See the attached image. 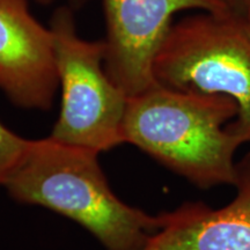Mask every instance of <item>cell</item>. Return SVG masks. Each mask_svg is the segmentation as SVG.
<instances>
[{"label":"cell","instance_id":"12","mask_svg":"<svg viewBox=\"0 0 250 250\" xmlns=\"http://www.w3.org/2000/svg\"><path fill=\"white\" fill-rule=\"evenodd\" d=\"M36 1H39L40 4H50V2H52L54 0H36Z\"/></svg>","mask_w":250,"mask_h":250},{"label":"cell","instance_id":"4","mask_svg":"<svg viewBox=\"0 0 250 250\" xmlns=\"http://www.w3.org/2000/svg\"><path fill=\"white\" fill-rule=\"evenodd\" d=\"M54 35L62 104L50 137L58 142L107 152L124 144L127 96L104 67L102 41L79 35L73 8H56L49 23Z\"/></svg>","mask_w":250,"mask_h":250},{"label":"cell","instance_id":"2","mask_svg":"<svg viewBox=\"0 0 250 250\" xmlns=\"http://www.w3.org/2000/svg\"><path fill=\"white\" fill-rule=\"evenodd\" d=\"M99 155L50 136L31 140L4 188L17 202L42 206L76 221L105 250H142L160 228L161 214L121 201L109 186Z\"/></svg>","mask_w":250,"mask_h":250},{"label":"cell","instance_id":"10","mask_svg":"<svg viewBox=\"0 0 250 250\" xmlns=\"http://www.w3.org/2000/svg\"><path fill=\"white\" fill-rule=\"evenodd\" d=\"M230 1H232V0H230ZM235 1L240 2V4H242L243 6H245L246 8L250 7V0H235ZM232 2H233V1H232Z\"/></svg>","mask_w":250,"mask_h":250},{"label":"cell","instance_id":"9","mask_svg":"<svg viewBox=\"0 0 250 250\" xmlns=\"http://www.w3.org/2000/svg\"><path fill=\"white\" fill-rule=\"evenodd\" d=\"M87 0H70V2L74 6H81L83 4H85Z\"/></svg>","mask_w":250,"mask_h":250},{"label":"cell","instance_id":"7","mask_svg":"<svg viewBox=\"0 0 250 250\" xmlns=\"http://www.w3.org/2000/svg\"><path fill=\"white\" fill-rule=\"evenodd\" d=\"M236 192L212 208L184 203L161 214V225L142 250H250V153L236 164Z\"/></svg>","mask_w":250,"mask_h":250},{"label":"cell","instance_id":"5","mask_svg":"<svg viewBox=\"0 0 250 250\" xmlns=\"http://www.w3.org/2000/svg\"><path fill=\"white\" fill-rule=\"evenodd\" d=\"M102 4L104 67L127 98L159 85L153 72L154 61L177 12H234L230 0H102Z\"/></svg>","mask_w":250,"mask_h":250},{"label":"cell","instance_id":"8","mask_svg":"<svg viewBox=\"0 0 250 250\" xmlns=\"http://www.w3.org/2000/svg\"><path fill=\"white\" fill-rule=\"evenodd\" d=\"M31 140L14 133L0 122V187H4L29 151Z\"/></svg>","mask_w":250,"mask_h":250},{"label":"cell","instance_id":"1","mask_svg":"<svg viewBox=\"0 0 250 250\" xmlns=\"http://www.w3.org/2000/svg\"><path fill=\"white\" fill-rule=\"evenodd\" d=\"M236 115L228 96L156 85L127 99L124 143L201 189L234 186L235 153L245 144L227 125Z\"/></svg>","mask_w":250,"mask_h":250},{"label":"cell","instance_id":"3","mask_svg":"<svg viewBox=\"0 0 250 250\" xmlns=\"http://www.w3.org/2000/svg\"><path fill=\"white\" fill-rule=\"evenodd\" d=\"M156 83L181 92L228 96L229 125L250 143V27L234 12L193 15L171 24L154 61Z\"/></svg>","mask_w":250,"mask_h":250},{"label":"cell","instance_id":"6","mask_svg":"<svg viewBox=\"0 0 250 250\" xmlns=\"http://www.w3.org/2000/svg\"><path fill=\"white\" fill-rule=\"evenodd\" d=\"M59 89L54 35L29 0H0V92L17 107L49 110Z\"/></svg>","mask_w":250,"mask_h":250},{"label":"cell","instance_id":"11","mask_svg":"<svg viewBox=\"0 0 250 250\" xmlns=\"http://www.w3.org/2000/svg\"><path fill=\"white\" fill-rule=\"evenodd\" d=\"M246 20H247V22H248L249 27H250V7L247 8V15H246Z\"/></svg>","mask_w":250,"mask_h":250}]
</instances>
